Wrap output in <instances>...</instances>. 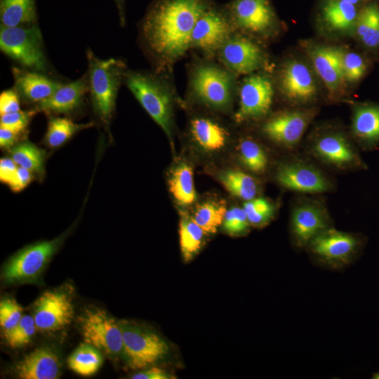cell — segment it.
Returning <instances> with one entry per match:
<instances>
[{
    "label": "cell",
    "mask_w": 379,
    "mask_h": 379,
    "mask_svg": "<svg viewBox=\"0 0 379 379\" xmlns=\"http://www.w3.org/2000/svg\"><path fill=\"white\" fill-rule=\"evenodd\" d=\"M211 0H154L142 22V36L161 65H171L191 47V36Z\"/></svg>",
    "instance_id": "1"
},
{
    "label": "cell",
    "mask_w": 379,
    "mask_h": 379,
    "mask_svg": "<svg viewBox=\"0 0 379 379\" xmlns=\"http://www.w3.org/2000/svg\"><path fill=\"white\" fill-rule=\"evenodd\" d=\"M88 91L95 112L108 124L112 119L119 88L125 79L126 69L120 60H102L87 51Z\"/></svg>",
    "instance_id": "2"
},
{
    "label": "cell",
    "mask_w": 379,
    "mask_h": 379,
    "mask_svg": "<svg viewBox=\"0 0 379 379\" xmlns=\"http://www.w3.org/2000/svg\"><path fill=\"white\" fill-rule=\"evenodd\" d=\"M124 81L142 107L171 140L172 97L165 84L154 75L140 72H127Z\"/></svg>",
    "instance_id": "3"
},
{
    "label": "cell",
    "mask_w": 379,
    "mask_h": 379,
    "mask_svg": "<svg viewBox=\"0 0 379 379\" xmlns=\"http://www.w3.org/2000/svg\"><path fill=\"white\" fill-rule=\"evenodd\" d=\"M0 49L22 67L42 72L47 69L41 32L36 24L0 27Z\"/></svg>",
    "instance_id": "4"
},
{
    "label": "cell",
    "mask_w": 379,
    "mask_h": 379,
    "mask_svg": "<svg viewBox=\"0 0 379 379\" xmlns=\"http://www.w3.org/2000/svg\"><path fill=\"white\" fill-rule=\"evenodd\" d=\"M62 240L63 235L29 246L15 254L3 267L4 282L7 284L36 282Z\"/></svg>",
    "instance_id": "5"
},
{
    "label": "cell",
    "mask_w": 379,
    "mask_h": 379,
    "mask_svg": "<svg viewBox=\"0 0 379 379\" xmlns=\"http://www.w3.org/2000/svg\"><path fill=\"white\" fill-rule=\"evenodd\" d=\"M77 320L86 343L111 358L121 355L123 336L120 321L95 307L86 308Z\"/></svg>",
    "instance_id": "6"
},
{
    "label": "cell",
    "mask_w": 379,
    "mask_h": 379,
    "mask_svg": "<svg viewBox=\"0 0 379 379\" xmlns=\"http://www.w3.org/2000/svg\"><path fill=\"white\" fill-rule=\"evenodd\" d=\"M123 346L121 355L133 369H142L163 359L168 344L154 332L126 321H121Z\"/></svg>",
    "instance_id": "7"
},
{
    "label": "cell",
    "mask_w": 379,
    "mask_h": 379,
    "mask_svg": "<svg viewBox=\"0 0 379 379\" xmlns=\"http://www.w3.org/2000/svg\"><path fill=\"white\" fill-rule=\"evenodd\" d=\"M190 86L194 95L204 104L220 110L232 101L234 80L231 73L213 65H201L193 72Z\"/></svg>",
    "instance_id": "8"
},
{
    "label": "cell",
    "mask_w": 379,
    "mask_h": 379,
    "mask_svg": "<svg viewBox=\"0 0 379 379\" xmlns=\"http://www.w3.org/2000/svg\"><path fill=\"white\" fill-rule=\"evenodd\" d=\"M73 289L65 285L43 293L33 305L32 317L41 332L65 328L74 317Z\"/></svg>",
    "instance_id": "9"
},
{
    "label": "cell",
    "mask_w": 379,
    "mask_h": 379,
    "mask_svg": "<svg viewBox=\"0 0 379 379\" xmlns=\"http://www.w3.org/2000/svg\"><path fill=\"white\" fill-rule=\"evenodd\" d=\"M360 246L357 236L330 227L314 237L307 248L320 264L338 270L352 262Z\"/></svg>",
    "instance_id": "10"
},
{
    "label": "cell",
    "mask_w": 379,
    "mask_h": 379,
    "mask_svg": "<svg viewBox=\"0 0 379 379\" xmlns=\"http://www.w3.org/2000/svg\"><path fill=\"white\" fill-rule=\"evenodd\" d=\"M232 22L226 8L213 4L198 19L191 36V47L213 53L231 36Z\"/></svg>",
    "instance_id": "11"
},
{
    "label": "cell",
    "mask_w": 379,
    "mask_h": 379,
    "mask_svg": "<svg viewBox=\"0 0 379 379\" xmlns=\"http://www.w3.org/2000/svg\"><path fill=\"white\" fill-rule=\"evenodd\" d=\"M274 95L271 81L262 74H252L242 82L239 106L235 114L238 122L260 118L270 110Z\"/></svg>",
    "instance_id": "12"
},
{
    "label": "cell",
    "mask_w": 379,
    "mask_h": 379,
    "mask_svg": "<svg viewBox=\"0 0 379 379\" xmlns=\"http://www.w3.org/2000/svg\"><path fill=\"white\" fill-rule=\"evenodd\" d=\"M232 24L254 34H265L276 22L270 0H232L225 8Z\"/></svg>",
    "instance_id": "13"
},
{
    "label": "cell",
    "mask_w": 379,
    "mask_h": 379,
    "mask_svg": "<svg viewBox=\"0 0 379 379\" xmlns=\"http://www.w3.org/2000/svg\"><path fill=\"white\" fill-rule=\"evenodd\" d=\"M314 116V109L281 112L269 119L262 130L274 142L291 148L300 142Z\"/></svg>",
    "instance_id": "14"
},
{
    "label": "cell",
    "mask_w": 379,
    "mask_h": 379,
    "mask_svg": "<svg viewBox=\"0 0 379 379\" xmlns=\"http://www.w3.org/2000/svg\"><path fill=\"white\" fill-rule=\"evenodd\" d=\"M330 227L329 216L318 203L304 202L292 211L290 229L298 248H307L314 237Z\"/></svg>",
    "instance_id": "15"
},
{
    "label": "cell",
    "mask_w": 379,
    "mask_h": 379,
    "mask_svg": "<svg viewBox=\"0 0 379 379\" xmlns=\"http://www.w3.org/2000/svg\"><path fill=\"white\" fill-rule=\"evenodd\" d=\"M276 179L284 188L299 192L321 193L331 189V182L323 172L312 165L298 161L280 165Z\"/></svg>",
    "instance_id": "16"
},
{
    "label": "cell",
    "mask_w": 379,
    "mask_h": 379,
    "mask_svg": "<svg viewBox=\"0 0 379 379\" xmlns=\"http://www.w3.org/2000/svg\"><path fill=\"white\" fill-rule=\"evenodd\" d=\"M218 52L222 63L237 74H249L260 68L264 62L260 48L242 36H231Z\"/></svg>",
    "instance_id": "17"
},
{
    "label": "cell",
    "mask_w": 379,
    "mask_h": 379,
    "mask_svg": "<svg viewBox=\"0 0 379 379\" xmlns=\"http://www.w3.org/2000/svg\"><path fill=\"white\" fill-rule=\"evenodd\" d=\"M281 90L287 99L305 103L315 98L317 86L311 69L302 62L290 60L280 73Z\"/></svg>",
    "instance_id": "18"
},
{
    "label": "cell",
    "mask_w": 379,
    "mask_h": 379,
    "mask_svg": "<svg viewBox=\"0 0 379 379\" xmlns=\"http://www.w3.org/2000/svg\"><path fill=\"white\" fill-rule=\"evenodd\" d=\"M341 48L335 46H316L309 51L314 68L330 95H338L345 82L343 71Z\"/></svg>",
    "instance_id": "19"
},
{
    "label": "cell",
    "mask_w": 379,
    "mask_h": 379,
    "mask_svg": "<svg viewBox=\"0 0 379 379\" xmlns=\"http://www.w3.org/2000/svg\"><path fill=\"white\" fill-rule=\"evenodd\" d=\"M312 151L322 161L340 168L358 165L359 157L348 139L342 133L332 132L315 140Z\"/></svg>",
    "instance_id": "20"
},
{
    "label": "cell",
    "mask_w": 379,
    "mask_h": 379,
    "mask_svg": "<svg viewBox=\"0 0 379 379\" xmlns=\"http://www.w3.org/2000/svg\"><path fill=\"white\" fill-rule=\"evenodd\" d=\"M15 89L27 102L39 103L51 95L62 85L41 74L32 70L13 67Z\"/></svg>",
    "instance_id": "21"
},
{
    "label": "cell",
    "mask_w": 379,
    "mask_h": 379,
    "mask_svg": "<svg viewBox=\"0 0 379 379\" xmlns=\"http://www.w3.org/2000/svg\"><path fill=\"white\" fill-rule=\"evenodd\" d=\"M60 362L50 347H40L26 355L15 366L21 379H55L59 377Z\"/></svg>",
    "instance_id": "22"
},
{
    "label": "cell",
    "mask_w": 379,
    "mask_h": 379,
    "mask_svg": "<svg viewBox=\"0 0 379 379\" xmlns=\"http://www.w3.org/2000/svg\"><path fill=\"white\" fill-rule=\"evenodd\" d=\"M88 91V74L62 84L47 99L36 104V110L46 113H69L81 106Z\"/></svg>",
    "instance_id": "23"
},
{
    "label": "cell",
    "mask_w": 379,
    "mask_h": 379,
    "mask_svg": "<svg viewBox=\"0 0 379 379\" xmlns=\"http://www.w3.org/2000/svg\"><path fill=\"white\" fill-rule=\"evenodd\" d=\"M359 11L357 6L340 0H326L321 7V17L333 30H354Z\"/></svg>",
    "instance_id": "24"
},
{
    "label": "cell",
    "mask_w": 379,
    "mask_h": 379,
    "mask_svg": "<svg viewBox=\"0 0 379 379\" xmlns=\"http://www.w3.org/2000/svg\"><path fill=\"white\" fill-rule=\"evenodd\" d=\"M354 32L366 49L379 48L378 4L370 2L359 10Z\"/></svg>",
    "instance_id": "25"
},
{
    "label": "cell",
    "mask_w": 379,
    "mask_h": 379,
    "mask_svg": "<svg viewBox=\"0 0 379 379\" xmlns=\"http://www.w3.org/2000/svg\"><path fill=\"white\" fill-rule=\"evenodd\" d=\"M352 129L361 141L373 143L379 141V105L363 104L353 112Z\"/></svg>",
    "instance_id": "26"
},
{
    "label": "cell",
    "mask_w": 379,
    "mask_h": 379,
    "mask_svg": "<svg viewBox=\"0 0 379 379\" xmlns=\"http://www.w3.org/2000/svg\"><path fill=\"white\" fill-rule=\"evenodd\" d=\"M194 141L204 150L218 151L226 144L228 133L218 124L206 118H196L190 124Z\"/></svg>",
    "instance_id": "27"
},
{
    "label": "cell",
    "mask_w": 379,
    "mask_h": 379,
    "mask_svg": "<svg viewBox=\"0 0 379 379\" xmlns=\"http://www.w3.org/2000/svg\"><path fill=\"white\" fill-rule=\"evenodd\" d=\"M35 0H0L1 25L6 27L36 24Z\"/></svg>",
    "instance_id": "28"
},
{
    "label": "cell",
    "mask_w": 379,
    "mask_h": 379,
    "mask_svg": "<svg viewBox=\"0 0 379 379\" xmlns=\"http://www.w3.org/2000/svg\"><path fill=\"white\" fill-rule=\"evenodd\" d=\"M168 183L171 193L179 205L187 206L196 201L193 169L187 163L181 162L173 169Z\"/></svg>",
    "instance_id": "29"
},
{
    "label": "cell",
    "mask_w": 379,
    "mask_h": 379,
    "mask_svg": "<svg viewBox=\"0 0 379 379\" xmlns=\"http://www.w3.org/2000/svg\"><path fill=\"white\" fill-rule=\"evenodd\" d=\"M204 231L197 224L192 217L185 211H180L179 222L180 246L183 260L188 262L201 249Z\"/></svg>",
    "instance_id": "30"
},
{
    "label": "cell",
    "mask_w": 379,
    "mask_h": 379,
    "mask_svg": "<svg viewBox=\"0 0 379 379\" xmlns=\"http://www.w3.org/2000/svg\"><path fill=\"white\" fill-rule=\"evenodd\" d=\"M224 187L233 196L245 201L255 197L258 184L255 179L239 170H227L219 175Z\"/></svg>",
    "instance_id": "31"
},
{
    "label": "cell",
    "mask_w": 379,
    "mask_h": 379,
    "mask_svg": "<svg viewBox=\"0 0 379 379\" xmlns=\"http://www.w3.org/2000/svg\"><path fill=\"white\" fill-rule=\"evenodd\" d=\"M102 361L100 352L85 343L75 350L68 358L67 362L69 368L77 374L90 376L98 371Z\"/></svg>",
    "instance_id": "32"
},
{
    "label": "cell",
    "mask_w": 379,
    "mask_h": 379,
    "mask_svg": "<svg viewBox=\"0 0 379 379\" xmlns=\"http://www.w3.org/2000/svg\"><path fill=\"white\" fill-rule=\"evenodd\" d=\"M223 201H208L199 204L192 216L206 234H214L222 225L226 213Z\"/></svg>",
    "instance_id": "33"
},
{
    "label": "cell",
    "mask_w": 379,
    "mask_h": 379,
    "mask_svg": "<svg viewBox=\"0 0 379 379\" xmlns=\"http://www.w3.org/2000/svg\"><path fill=\"white\" fill-rule=\"evenodd\" d=\"M93 124H76L66 117H52L48 124L45 135L46 145L51 148H56L70 139L76 133L87 128Z\"/></svg>",
    "instance_id": "34"
},
{
    "label": "cell",
    "mask_w": 379,
    "mask_h": 379,
    "mask_svg": "<svg viewBox=\"0 0 379 379\" xmlns=\"http://www.w3.org/2000/svg\"><path fill=\"white\" fill-rule=\"evenodd\" d=\"M11 156L18 166L40 175L44 173L45 155L36 145L28 142L17 144L11 148Z\"/></svg>",
    "instance_id": "35"
},
{
    "label": "cell",
    "mask_w": 379,
    "mask_h": 379,
    "mask_svg": "<svg viewBox=\"0 0 379 379\" xmlns=\"http://www.w3.org/2000/svg\"><path fill=\"white\" fill-rule=\"evenodd\" d=\"M238 150L239 160L247 169L255 173L265 172L268 158L260 145L252 139H244L239 144Z\"/></svg>",
    "instance_id": "36"
},
{
    "label": "cell",
    "mask_w": 379,
    "mask_h": 379,
    "mask_svg": "<svg viewBox=\"0 0 379 379\" xmlns=\"http://www.w3.org/2000/svg\"><path fill=\"white\" fill-rule=\"evenodd\" d=\"M243 208L250 225L255 227L267 225L273 219L275 213L274 204L263 197H255L246 201Z\"/></svg>",
    "instance_id": "37"
},
{
    "label": "cell",
    "mask_w": 379,
    "mask_h": 379,
    "mask_svg": "<svg viewBox=\"0 0 379 379\" xmlns=\"http://www.w3.org/2000/svg\"><path fill=\"white\" fill-rule=\"evenodd\" d=\"M36 330L33 317L23 315L14 328L4 332V338L9 347L19 348L28 345L32 341Z\"/></svg>",
    "instance_id": "38"
},
{
    "label": "cell",
    "mask_w": 379,
    "mask_h": 379,
    "mask_svg": "<svg viewBox=\"0 0 379 379\" xmlns=\"http://www.w3.org/2000/svg\"><path fill=\"white\" fill-rule=\"evenodd\" d=\"M251 225L243 208L232 207L227 210L222 224L223 231L230 236L245 235Z\"/></svg>",
    "instance_id": "39"
},
{
    "label": "cell",
    "mask_w": 379,
    "mask_h": 379,
    "mask_svg": "<svg viewBox=\"0 0 379 379\" xmlns=\"http://www.w3.org/2000/svg\"><path fill=\"white\" fill-rule=\"evenodd\" d=\"M368 69L366 60L359 53L343 52V71L345 81L354 83L360 81Z\"/></svg>",
    "instance_id": "40"
},
{
    "label": "cell",
    "mask_w": 379,
    "mask_h": 379,
    "mask_svg": "<svg viewBox=\"0 0 379 379\" xmlns=\"http://www.w3.org/2000/svg\"><path fill=\"white\" fill-rule=\"evenodd\" d=\"M22 307L12 298L0 302V325L4 332L14 328L22 317Z\"/></svg>",
    "instance_id": "41"
},
{
    "label": "cell",
    "mask_w": 379,
    "mask_h": 379,
    "mask_svg": "<svg viewBox=\"0 0 379 379\" xmlns=\"http://www.w3.org/2000/svg\"><path fill=\"white\" fill-rule=\"evenodd\" d=\"M36 109L18 111L1 115L0 126L7 128L20 133H23L27 128L32 118L36 114Z\"/></svg>",
    "instance_id": "42"
},
{
    "label": "cell",
    "mask_w": 379,
    "mask_h": 379,
    "mask_svg": "<svg viewBox=\"0 0 379 379\" xmlns=\"http://www.w3.org/2000/svg\"><path fill=\"white\" fill-rule=\"evenodd\" d=\"M20 110V95L15 88L7 89L0 95L1 115Z\"/></svg>",
    "instance_id": "43"
},
{
    "label": "cell",
    "mask_w": 379,
    "mask_h": 379,
    "mask_svg": "<svg viewBox=\"0 0 379 379\" xmlns=\"http://www.w3.org/2000/svg\"><path fill=\"white\" fill-rule=\"evenodd\" d=\"M33 173L23 167L18 166L17 171L8 183L9 188L14 192H19L30 183L33 178Z\"/></svg>",
    "instance_id": "44"
},
{
    "label": "cell",
    "mask_w": 379,
    "mask_h": 379,
    "mask_svg": "<svg viewBox=\"0 0 379 379\" xmlns=\"http://www.w3.org/2000/svg\"><path fill=\"white\" fill-rule=\"evenodd\" d=\"M18 166L12 158H2L0 160V180L7 184L14 176Z\"/></svg>",
    "instance_id": "45"
},
{
    "label": "cell",
    "mask_w": 379,
    "mask_h": 379,
    "mask_svg": "<svg viewBox=\"0 0 379 379\" xmlns=\"http://www.w3.org/2000/svg\"><path fill=\"white\" fill-rule=\"evenodd\" d=\"M22 133L0 126V146L1 148L11 149L17 145Z\"/></svg>",
    "instance_id": "46"
},
{
    "label": "cell",
    "mask_w": 379,
    "mask_h": 379,
    "mask_svg": "<svg viewBox=\"0 0 379 379\" xmlns=\"http://www.w3.org/2000/svg\"><path fill=\"white\" fill-rule=\"evenodd\" d=\"M133 379H169L173 377L164 370L159 368H150L142 372L135 373L132 376Z\"/></svg>",
    "instance_id": "47"
},
{
    "label": "cell",
    "mask_w": 379,
    "mask_h": 379,
    "mask_svg": "<svg viewBox=\"0 0 379 379\" xmlns=\"http://www.w3.org/2000/svg\"><path fill=\"white\" fill-rule=\"evenodd\" d=\"M115 5L117 6L120 23L121 25H124L125 24V0H114Z\"/></svg>",
    "instance_id": "48"
},
{
    "label": "cell",
    "mask_w": 379,
    "mask_h": 379,
    "mask_svg": "<svg viewBox=\"0 0 379 379\" xmlns=\"http://www.w3.org/2000/svg\"><path fill=\"white\" fill-rule=\"evenodd\" d=\"M340 1L347 2V3H350L356 6L361 1V0H340Z\"/></svg>",
    "instance_id": "49"
},
{
    "label": "cell",
    "mask_w": 379,
    "mask_h": 379,
    "mask_svg": "<svg viewBox=\"0 0 379 379\" xmlns=\"http://www.w3.org/2000/svg\"><path fill=\"white\" fill-rule=\"evenodd\" d=\"M373 378H375V379H379V372H378V373L373 374Z\"/></svg>",
    "instance_id": "50"
}]
</instances>
